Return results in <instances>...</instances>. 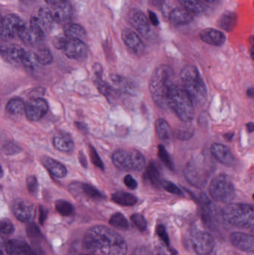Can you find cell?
Segmentation results:
<instances>
[{"mask_svg": "<svg viewBox=\"0 0 254 255\" xmlns=\"http://www.w3.org/2000/svg\"><path fill=\"white\" fill-rule=\"evenodd\" d=\"M45 1H46V2L49 3V4H51V3L54 2L55 0H45Z\"/></svg>", "mask_w": 254, "mask_h": 255, "instance_id": "59", "label": "cell"}, {"mask_svg": "<svg viewBox=\"0 0 254 255\" xmlns=\"http://www.w3.org/2000/svg\"><path fill=\"white\" fill-rule=\"evenodd\" d=\"M209 193L216 202L228 203L234 199L235 188L229 177L220 175L212 180Z\"/></svg>", "mask_w": 254, "mask_h": 255, "instance_id": "8", "label": "cell"}, {"mask_svg": "<svg viewBox=\"0 0 254 255\" xmlns=\"http://www.w3.org/2000/svg\"><path fill=\"white\" fill-rule=\"evenodd\" d=\"M112 161L116 168L122 170L140 171L146 165L143 154L135 150H117L112 156Z\"/></svg>", "mask_w": 254, "mask_h": 255, "instance_id": "7", "label": "cell"}, {"mask_svg": "<svg viewBox=\"0 0 254 255\" xmlns=\"http://www.w3.org/2000/svg\"><path fill=\"white\" fill-rule=\"evenodd\" d=\"M51 13L55 22L67 24L73 17V5L67 0H59L52 6Z\"/></svg>", "mask_w": 254, "mask_h": 255, "instance_id": "14", "label": "cell"}, {"mask_svg": "<svg viewBox=\"0 0 254 255\" xmlns=\"http://www.w3.org/2000/svg\"><path fill=\"white\" fill-rule=\"evenodd\" d=\"M128 20L134 29L137 30L141 35L147 36L150 31V25L146 15L139 10L134 8L128 13Z\"/></svg>", "mask_w": 254, "mask_h": 255, "instance_id": "15", "label": "cell"}, {"mask_svg": "<svg viewBox=\"0 0 254 255\" xmlns=\"http://www.w3.org/2000/svg\"><path fill=\"white\" fill-rule=\"evenodd\" d=\"M157 235L162 240L163 242L167 246H169L170 241L169 238L168 234H167L166 228L163 225H159L157 226L156 229Z\"/></svg>", "mask_w": 254, "mask_h": 255, "instance_id": "45", "label": "cell"}, {"mask_svg": "<svg viewBox=\"0 0 254 255\" xmlns=\"http://www.w3.org/2000/svg\"><path fill=\"white\" fill-rule=\"evenodd\" d=\"M68 39L64 38V37H56L53 40V45L56 49H64L65 47Z\"/></svg>", "mask_w": 254, "mask_h": 255, "instance_id": "49", "label": "cell"}, {"mask_svg": "<svg viewBox=\"0 0 254 255\" xmlns=\"http://www.w3.org/2000/svg\"><path fill=\"white\" fill-rule=\"evenodd\" d=\"M122 38L127 48L134 55H141L144 52L145 46L143 41L132 30H124L122 31Z\"/></svg>", "mask_w": 254, "mask_h": 255, "instance_id": "17", "label": "cell"}, {"mask_svg": "<svg viewBox=\"0 0 254 255\" xmlns=\"http://www.w3.org/2000/svg\"><path fill=\"white\" fill-rule=\"evenodd\" d=\"M27 235L28 238L31 239H38L41 238V233H40V229L34 223H30L26 229Z\"/></svg>", "mask_w": 254, "mask_h": 255, "instance_id": "42", "label": "cell"}, {"mask_svg": "<svg viewBox=\"0 0 254 255\" xmlns=\"http://www.w3.org/2000/svg\"><path fill=\"white\" fill-rule=\"evenodd\" d=\"M253 199H254V194L253 195Z\"/></svg>", "mask_w": 254, "mask_h": 255, "instance_id": "62", "label": "cell"}, {"mask_svg": "<svg viewBox=\"0 0 254 255\" xmlns=\"http://www.w3.org/2000/svg\"><path fill=\"white\" fill-rule=\"evenodd\" d=\"M203 1L209 3V4H214V3L219 2L221 0H203Z\"/></svg>", "mask_w": 254, "mask_h": 255, "instance_id": "56", "label": "cell"}, {"mask_svg": "<svg viewBox=\"0 0 254 255\" xmlns=\"http://www.w3.org/2000/svg\"><path fill=\"white\" fill-rule=\"evenodd\" d=\"M168 108L183 122H190L193 118L194 103L183 87L177 85L173 87L169 97Z\"/></svg>", "mask_w": 254, "mask_h": 255, "instance_id": "4", "label": "cell"}, {"mask_svg": "<svg viewBox=\"0 0 254 255\" xmlns=\"http://www.w3.org/2000/svg\"><path fill=\"white\" fill-rule=\"evenodd\" d=\"M39 64L41 65H49L53 61L52 53L47 49H41L36 53Z\"/></svg>", "mask_w": 254, "mask_h": 255, "instance_id": "39", "label": "cell"}, {"mask_svg": "<svg viewBox=\"0 0 254 255\" xmlns=\"http://www.w3.org/2000/svg\"><path fill=\"white\" fill-rule=\"evenodd\" d=\"M1 255H4V254H3L2 252H1Z\"/></svg>", "mask_w": 254, "mask_h": 255, "instance_id": "61", "label": "cell"}, {"mask_svg": "<svg viewBox=\"0 0 254 255\" xmlns=\"http://www.w3.org/2000/svg\"><path fill=\"white\" fill-rule=\"evenodd\" d=\"M161 187L164 190L169 192V193L177 195V196H183L182 190L177 185H175L174 183L171 182V181L163 180L162 183H161Z\"/></svg>", "mask_w": 254, "mask_h": 255, "instance_id": "40", "label": "cell"}, {"mask_svg": "<svg viewBox=\"0 0 254 255\" xmlns=\"http://www.w3.org/2000/svg\"><path fill=\"white\" fill-rule=\"evenodd\" d=\"M5 249L8 255H36L28 244L22 240L7 241Z\"/></svg>", "mask_w": 254, "mask_h": 255, "instance_id": "21", "label": "cell"}, {"mask_svg": "<svg viewBox=\"0 0 254 255\" xmlns=\"http://www.w3.org/2000/svg\"><path fill=\"white\" fill-rule=\"evenodd\" d=\"M70 187H71V189L79 190V193L81 192V193H83V194L87 196L89 199L99 200V199H101L103 198L102 194L96 188L89 185V184L76 183V185L75 184H71Z\"/></svg>", "mask_w": 254, "mask_h": 255, "instance_id": "29", "label": "cell"}, {"mask_svg": "<svg viewBox=\"0 0 254 255\" xmlns=\"http://www.w3.org/2000/svg\"><path fill=\"white\" fill-rule=\"evenodd\" d=\"M64 34L70 40H82L86 35L83 27L75 23H67L64 25Z\"/></svg>", "mask_w": 254, "mask_h": 255, "instance_id": "28", "label": "cell"}, {"mask_svg": "<svg viewBox=\"0 0 254 255\" xmlns=\"http://www.w3.org/2000/svg\"><path fill=\"white\" fill-rule=\"evenodd\" d=\"M27 187H28V191L31 194H35L38 188V183H37V178L34 175H30L27 178L26 180Z\"/></svg>", "mask_w": 254, "mask_h": 255, "instance_id": "44", "label": "cell"}, {"mask_svg": "<svg viewBox=\"0 0 254 255\" xmlns=\"http://www.w3.org/2000/svg\"><path fill=\"white\" fill-rule=\"evenodd\" d=\"M42 163L55 178H62L67 175V169L58 160L49 157H45L42 159Z\"/></svg>", "mask_w": 254, "mask_h": 255, "instance_id": "25", "label": "cell"}, {"mask_svg": "<svg viewBox=\"0 0 254 255\" xmlns=\"http://www.w3.org/2000/svg\"><path fill=\"white\" fill-rule=\"evenodd\" d=\"M22 64L27 70L32 71V70H35L40 64H39L36 53L33 52H26L23 60H22Z\"/></svg>", "mask_w": 254, "mask_h": 255, "instance_id": "36", "label": "cell"}, {"mask_svg": "<svg viewBox=\"0 0 254 255\" xmlns=\"http://www.w3.org/2000/svg\"><path fill=\"white\" fill-rule=\"evenodd\" d=\"M83 255H96L90 254V253H89V254Z\"/></svg>", "mask_w": 254, "mask_h": 255, "instance_id": "60", "label": "cell"}, {"mask_svg": "<svg viewBox=\"0 0 254 255\" xmlns=\"http://www.w3.org/2000/svg\"><path fill=\"white\" fill-rule=\"evenodd\" d=\"M131 220H132L136 227H137L140 232H145L146 229H147V222H146L145 217L142 216L141 214H134V215L131 217Z\"/></svg>", "mask_w": 254, "mask_h": 255, "instance_id": "41", "label": "cell"}, {"mask_svg": "<svg viewBox=\"0 0 254 255\" xmlns=\"http://www.w3.org/2000/svg\"><path fill=\"white\" fill-rule=\"evenodd\" d=\"M25 53L24 49L16 44L5 45L1 48V57L4 61L13 65L22 64Z\"/></svg>", "mask_w": 254, "mask_h": 255, "instance_id": "16", "label": "cell"}, {"mask_svg": "<svg viewBox=\"0 0 254 255\" xmlns=\"http://www.w3.org/2000/svg\"><path fill=\"white\" fill-rule=\"evenodd\" d=\"M251 55L254 61V37L253 40V43H252V49H251Z\"/></svg>", "mask_w": 254, "mask_h": 255, "instance_id": "58", "label": "cell"}, {"mask_svg": "<svg viewBox=\"0 0 254 255\" xmlns=\"http://www.w3.org/2000/svg\"><path fill=\"white\" fill-rule=\"evenodd\" d=\"M225 223L240 229L254 226V208L247 204H230L222 210Z\"/></svg>", "mask_w": 254, "mask_h": 255, "instance_id": "5", "label": "cell"}, {"mask_svg": "<svg viewBox=\"0 0 254 255\" xmlns=\"http://www.w3.org/2000/svg\"><path fill=\"white\" fill-rule=\"evenodd\" d=\"M112 200L122 206H133L137 202V199L134 195L126 192L119 191L112 196Z\"/></svg>", "mask_w": 254, "mask_h": 255, "instance_id": "30", "label": "cell"}, {"mask_svg": "<svg viewBox=\"0 0 254 255\" xmlns=\"http://www.w3.org/2000/svg\"><path fill=\"white\" fill-rule=\"evenodd\" d=\"M47 214V211L43 207L40 206L39 208V222L40 224L43 225L44 222L46 221Z\"/></svg>", "mask_w": 254, "mask_h": 255, "instance_id": "51", "label": "cell"}, {"mask_svg": "<svg viewBox=\"0 0 254 255\" xmlns=\"http://www.w3.org/2000/svg\"><path fill=\"white\" fill-rule=\"evenodd\" d=\"M247 130L249 133H252V132L254 131V123H249L247 124Z\"/></svg>", "mask_w": 254, "mask_h": 255, "instance_id": "54", "label": "cell"}, {"mask_svg": "<svg viewBox=\"0 0 254 255\" xmlns=\"http://www.w3.org/2000/svg\"><path fill=\"white\" fill-rule=\"evenodd\" d=\"M89 148H90V152L89 153H90L91 160H92L93 164L96 166L97 167L100 168V169H104V165H103L99 156L97 154L96 151L94 149L93 147L89 146Z\"/></svg>", "mask_w": 254, "mask_h": 255, "instance_id": "46", "label": "cell"}, {"mask_svg": "<svg viewBox=\"0 0 254 255\" xmlns=\"http://www.w3.org/2000/svg\"><path fill=\"white\" fill-rule=\"evenodd\" d=\"M84 247L90 254L96 255H126L128 246L119 234L110 228L96 226L85 234Z\"/></svg>", "mask_w": 254, "mask_h": 255, "instance_id": "1", "label": "cell"}, {"mask_svg": "<svg viewBox=\"0 0 254 255\" xmlns=\"http://www.w3.org/2000/svg\"><path fill=\"white\" fill-rule=\"evenodd\" d=\"M31 18L39 24L45 32L50 31L53 22H55L52 18L51 10L47 8L40 9L37 14Z\"/></svg>", "mask_w": 254, "mask_h": 255, "instance_id": "26", "label": "cell"}, {"mask_svg": "<svg viewBox=\"0 0 254 255\" xmlns=\"http://www.w3.org/2000/svg\"><path fill=\"white\" fill-rule=\"evenodd\" d=\"M155 129L160 139L164 141H167L170 139L171 128L167 121H164V119L158 120L155 124Z\"/></svg>", "mask_w": 254, "mask_h": 255, "instance_id": "34", "label": "cell"}, {"mask_svg": "<svg viewBox=\"0 0 254 255\" xmlns=\"http://www.w3.org/2000/svg\"><path fill=\"white\" fill-rule=\"evenodd\" d=\"M174 82V72L168 65L157 67L149 82V91L154 102L162 109L168 108V100Z\"/></svg>", "mask_w": 254, "mask_h": 255, "instance_id": "2", "label": "cell"}, {"mask_svg": "<svg viewBox=\"0 0 254 255\" xmlns=\"http://www.w3.org/2000/svg\"><path fill=\"white\" fill-rule=\"evenodd\" d=\"M14 231L13 223L7 220L4 219L1 221V233L4 235H11Z\"/></svg>", "mask_w": 254, "mask_h": 255, "instance_id": "43", "label": "cell"}, {"mask_svg": "<svg viewBox=\"0 0 254 255\" xmlns=\"http://www.w3.org/2000/svg\"><path fill=\"white\" fill-rule=\"evenodd\" d=\"M5 112L10 117H19L25 112V103L19 98L11 99L6 105Z\"/></svg>", "mask_w": 254, "mask_h": 255, "instance_id": "27", "label": "cell"}, {"mask_svg": "<svg viewBox=\"0 0 254 255\" xmlns=\"http://www.w3.org/2000/svg\"><path fill=\"white\" fill-rule=\"evenodd\" d=\"M124 183H125V185L128 187L129 189H131V190H135L137 187V181L133 178L131 175H128L124 178Z\"/></svg>", "mask_w": 254, "mask_h": 255, "instance_id": "48", "label": "cell"}, {"mask_svg": "<svg viewBox=\"0 0 254 255\" xmlns=\"http://www.w3.org/2000/svg\"><path fill=\"white\" fill-rule=\"evenodd\" d=\"M184 8L192 13L200 14L205 10V6L201 0H178Z\"/></svg>", "mask_w": 254, "mask_h": 255, "instance_id": "33", "label": "cell"}, {"mask_svg": "<svg viewBox=\"0 0 254 255\" xmlns=\"http://www.w3.org/2000/svg\"><path fill=\"white\" fill-rule=\"evenodd\" d=\"M53 145L57 149L65 152L73 151L75 146L71 135L62 131L58 132L54 136Z\"/></svg>", "mask_w": 254, "mask_h": 255, "instance_id": "23", "label": "cell"}, {"mask_svg": "<svg viewBox=\"0 0 254 255\" xmlns=\"http://www.w3.org/2000/svg\"><path fill=\"white\" fill-rule=\"evenodd\" d=\"M183 87L195 104L203 105L207 101V92L205 83L199 72L194 66H185L180 74Z\"/></svg>", "mask_w": 254, "mask_h": 255, "instance_id": "3", "label": "cell"}, {"mask_svg": "<svg viewBox=\"0 0 254 255\" xmlns=\"http://www.w3.org/2000/svg\"><path fill=\"white\" fill-rule=\"evenodd\" d=\"M151 4L155 7H160L164 2V0H150Z\"/></svg>", "mask_w": 254, "mask_h": 255, "instance_id": "53", "label": "cell"}, {"mask_svg": "<svg viewBox=\"0 0 254 255\" xmlns=\"http://www.w3.org/2000/svg\"><path fill=\"white\" fill-rule=\"evenodd\" d=\"M211 154L216 160H219L222 164L231 166L235 161L231 150L223 144H213L211 146Z\"/></svg>", "mask_w": 254, "mask_h": 255, "instance_id": "20", "label": "cell"}, {"mask_svg": "<svg viewBox=\"0 0 254 255\" xmlns=\"http://www.w3.org/2000/svg\"><path fill=\"white\" fill-rule=\"evenodd\" d=\"M158 156L160 159L162 160L163 163L171 170H174V163L169 154L168 151L166 149L165 147L163 145H159L158 146Z\"/></svg>", "mask_w": 254, "mask_h": 255, "instance_id": "38", "label": "cell"}, {"mask_svg": "<svg viewBox=\"0 0 254 255\" xmlns=\"http://www.w3.org/2000/svg\"><path fill=\"white\" fill-rule=\"evenodd\" d=\"M49 106L47 103L42 98H31L25 104V115L29 121H36L41 120L48 112Z\"/></svg>", "mask_w": 254, "mask_h": 255, "instance_id": "11", "label": "cell"}, {"mask_svg": "<svg viewBox=\"0 0 254 255\" xmlns=\"http://www.w3.org/2000/svg\"><path fill=\"white\" fill-rule=\"evenodd\" d=\"M212 172V166L205 157L193 159L184 169V175L192 185L202 188L207 184Z\"/></svg>", "mask_w": 254, "mask_h": 255, "instance_id": "6", "label": "cell"}, {"mask_svg": "<svg viewBox=\"0 0 254 255\" xmlns=\"http://www.w3.org/2000/svg\"><path fill=\"white\" fill-rule=\"evenodd\" d=\"M45 33L39 24L31 18L29 25H26L19 37L26 44L34 45L44 40Z\"/></svg>", "mask_w": 254, "mask_h": 255, "instance_id": "13", "label": "cell"}, {"mask_svg": "<svg viewBox=\"0 0 254 255\" xmlns=\"http://www.w3.org/2000/svg\"><path fill=\"white\" fill-rule=\"evenodd\" d=\"M110 226L114 227L115 229H119V230L125 231L127 230L129 227L128 220L120 213H116L112 216L111 218L109 221Z\"/></svg>", "mask_w": 254, "mask_h": 255, "instance_id": "35", "label": "cell"}, {"mask_svg": "<svg viewBox=\"0 0 254 255\" xmlns=\"http://www.w3.org/2000/svg\"><path fill=\"white\" fill-rule=\"evenodd\" d=\"M169 20L174 25H185L193 20V13L184 7H176L170 13Z\"/></svg>", "mask_w": 254, "mask_h": 255, "instance_id": "24", "label": "cell"}, {"mask_svg": "<svg viewBox=\"0 0 254 255\" xmlns=\"http://www.w3.org/2000/svg\"><path fill=\"white\" fill-rule=\"evenodd\" d=\"M190 242L194 252L198 255H210L215 247L214 238L210 234L194 229L190 233Z\"/></svg>", "mask_w": 254, "mask_h": 255, "instance_id": "10", "label": "cell"}, {"mask_svg": "<svg viewBox=\"0 0 254 255\" xmlns=\"http://www.w3.org/2000/svg\"><path fill=\"white\" fill-rule=\"evenodd\" d=\"M57 211L64 217L72 215L74 212V207L65 200H58L55 202Z\"/></svg>", "mask_w": 254, "mask_h": 255, "instance_id": "37", "label": "cell"}, {"mask_svg": "<svg viewBox=\"0 0 254 255\" xmlns=\"http://www.w3.org/2000/svg\"><path fill=\"white\" fill-rule=\"evenodd\" d=\"M26 27L25 22L15 14H7L1 17L0 36L1 40H10L19 37Z\"/></svg>", "mask_w": 254, "mask_h": 255, "instance_id": "9", "label": "cell"}, {"mask_svg": "<svg viewBox=\"0 0 254 255\" xmlns=\"http://www.w3.org/2000/svg\"><path fill=\"white\" fill-rule=\"evenodd\" d=\"M4 152L7 154H13L15 153L19 152V148L18 145H15L13 142L4 144L3 146Z\"/></svg>", "mask_w": 254, "mask_h": 255, "instance_id": "47", "label": "cell"}, {"mask_svg": "<svg viewBox=\"0 0 254 255\" xmlns=\"http://www.w3.org/2000/svg\"><path fill=\"white\" fill-rule=\"evenodd\" d=\"M68 58L80 60L86 55V46L82 40H67L65 47L63 49Z\"/></svg>", "mask_w": 254, "mask_h": 255, "instance_id": "19", "label": "cell"}, {"mask_svg": "<svg viewBox=\"0 0 254 255\" xmlns=\"http://www.w3.org/2000/svg\"><path fill=\"white\" fill-rule=\"evenodd\" d=\"M193 133L189 130H180L177 133V137L181 140H187L192 137Z\"/></svg>", "mask_w": 254, "mask_h": 255, "instance_id": "50", "label": "cell"}, {"mask_svg": "<svg viewBox=\"0 0 254 255\" xmlns=\"http://www.w3.org/2000/svg\"><path fill=\"white\" fill-rule=\"evenodd\" d=\"M149 19H150L151 22L154 25H158L159 24V20H158V17H157L156 14L153 12L149 10Z\"/></svg>", "mask_w": 254, "mask_h": 255, "instance_id": "52", "label": "cell"}, {"mask_svg": "<svg viewBox=\"0 0 254 255\" xmlns=\"http://www.w3.org/2000/svg\"><path fill=\"white\" fill-rule=\"evenodd\" d=\"M231 244L241 251L254 253V236L247 234L234 232L230 236Z\"/></svg>", "mask_w": 254, "mask_h": 255, "instance_id": "18", "label": "cell"}, {"mask_svg": "<svg viewBox=\"0 0 254 255\" xmlns=\"http://www.w3.org/2000/svg\"><path fill=\"white\" fill-rule=\"evenodd\" d=\"M147 179L150 181L152 185L155 187H161L163 179L161 178V172L155 163H151L148 166L146 172Z\"/></svg>", "mask_w": 254, "mask_h": 255, "instance_id": "32", "label": "cell"}, {"mask_svg": "<svg viewBox=\"0 0 254 255\" xmlns=\"http://www.w3.org/2000/svg\"><path fill=\"white\" fill-rule=\"evenodd\" d=\"M247 95L250 98H254V88H249L247 91Z\"/></svg>", "mask_w": 254, "mask_h": 255, "instance_id": "55", "label": "cell"}, {"mask_svg": "<svg viewBox=\"0 0 254 255\" xmlns=\"http://www.w3.org/2000/svg\"><path fill=\"white\" fill-rule=\"evenodd\" d=\"M12 211L16 218L23 223H31L35 218V206L25 200L15 201L12 205Z\"/></svg>", "mask_w": 254, "mask_h": 255, "instance_id": "12", "label": "cell"}, {"mask_svg": "<svg viewBox=\"0 0 254 255\" xmlns=\"http://www.w3.org/2000/svg\"></svg>", "mask_w": 254, "mask_h": 255, "instance_id": "63", "label": "cell"}, {"mask_svg": "<svg viewBox=\"0 0 254 255\" xmlns=\"http://www.w3.org/2000/svg\"><path fill=\"white\" fill-rule=\"evenodd\" d=\"M237 20V14L234 12L227 11L219 19V25L222 29L231 31L235 28Z\"/></svg>", "mask_w": 254, "mask_h": 255, "instance_id": "31", "label": "cell"}, {"mask_svg": "<svg viewBox=\"0 0 254 255\" xmlns=\"http://www.w3.org/2000/svg\"><path fill=\"white\" fill-rule=\"evenodd\" d=\"M200 37L204 43L213 46H222L226 40L225 34L215 28H205L200 33Z\"/></svg>", "mask_w": 254, "mask_h": 255, "instance_id": "22", "label": "cell"}, {"mask_svg": "<svg viewBox=\"0 0 254 255\" xmlns=\"http://www.w3.org/2000/svg\"><path fill=\"white\" fill-rule=\"evenodd\" d=\"M234 135V134L233 133H228V134L225 135V137L228 140H231V139H232Z\"/></svg>", "mask_w": 254, "mask_h": 255, "instance_id": "57", "label": "cell"}]
</instances>
